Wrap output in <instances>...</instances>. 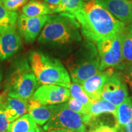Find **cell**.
I'll use <instances>...</instances> for the list:
<instances>
[{
	"mask_svg": "<svg viewBox=\"0 0 132 132\" xmlns=\"http://www.w3.org/2000/svg\"><path fill=\"white\" fill-rule=\"evenodd\" d=\"M38 87L39 82L28 59L17 57L10 67L3 92L9 97L29 100Z\"/></svg>",
	"mask_w": 132,
	"mask_h": 132,
	"instance_id": "2",
	"label": "cell"
},
{
	"mask_svg": "<svg viewBox=\"0 0 132 132\" xmlns=\"http://www.w3.org/2000/svg\"><path fill=\"white\" fill-rule=\"evenodd\" d=\"M81 33L90 42H97L120 34L125 24L117 19L98 0H88L74 14Z\"/></svg>",
	"mask_w": 132,
	"mask_h": 132,
	"instance_id": "1",
	"label": "cell"
},
{
	"mask_svg": "<svg viewBox=\"0 0 132 132\" xmlns=\"http://www.w3.org/2000/svg\"><path fill=\"white\" fill-rule=\"evenodd\" d=\"M84 3L82 0H61L55 13L67 14L74 17V14L81 9Z\"/></svg>",
	"mask_w": 132,
	"mask_h": 132,
	"instance_id": "21",
	"label": "cell"
},
{
	"mask_svg": "<svg viewBox=\"0 0 132 132\" xmlns=\"http://www.w3.org/2000/svg\"><path fill=\"white\" fill-rule=\"evenodd\" d=\"M79 132H89V131H87V129H86V128H82L81 130H80Z\"/></svg>",
	"mask_w": 132,
	"mask_h": 132,
	"instance_id": "34",
	"label": "cell"
},
{
	"mask_svg": "<svg viewBox=\"0 0 132 132\" xmlns=\"http://www.w3.org/2000/svg\"><path fill=\"white\" fill-rule=\"evenodd\" d=\"M120 69L122 70V77L129 86L132 92V63H126L121 65Z\"/></svg>",
	"mask_w": 132,
	"mask_h": 132,
	"instance_id": "25",
	"label": "cell"
},
{
	"mask_svg": "<svg viewBox=\"0 0 132 132\" xmlns=\"http://www.w3.org/2000/svg\"><path fill=\"white\" fill-rule=\"evenodd\" d=\"M52 114L48 121L44 125V131L53 129H65L78 132L89 124V115L76 113L69 108L66 102L52 105Z\"/></svg>",
	"mask_w": 132,
	"mask_h": 132,
	"instance_id": "6",
	"label": "cell"
},
{
	"mask_svg": "<svg viewBox=\"0 0 132 132\" xmlns=\"http://www.w3.org/2000/svg\"><path fill=\"white\" fill-rule=\"evenodd\" d=\"M37 125L29 114H25L9 123L7 132H28Z\"/></svg>",
	"mask_w": 132,
	"mask_h": 132,
	"instance_id": "20",
	"label": "cell"
},
{
	"mask_svg": "<svg viewBox=\"0 0 132 132\" xmlns=\"http://www.w3.org/2000/svg\"><path fill=\"white\" fill-rule=\"evenodd\" d=\"M89 131V132H118L116 128L111 127L105 125H99L94 128H91V129Z\"/></svg>",
	"mask_w": 132,
	"mask_h": 132,
	"instance_id": "28",
	"label": "cell"
},
{
	"mask_svg": "<svg viewBox=\"0 0 132 132\" xmlns=\"http://www.w3.org/2000/svg\"><path fill=\"white\" fill-rule=\"evenodd\" d=\"M18 17L17 12L9 11L0 3V36L15 29Z\"/></svg>",
	"mask_w": 132,
	"mask_h": 132,
	"instance_id": "18",
	"label": "cell"
},
{
	"mask_svg": "<svg viewBox=\"0 0 132 132\" xmlns=\"http://www.w3.org/2000/svg\"><path fill=\"white\" fill-rule=\"evenodd\" d=\"M28 114L37 125H44L52 114V105H43L33 97L28 100Z\"/></svg>",
	"mask_w": 132,
	"mask_h": 132,
	"instance_id": "15",
	"label": "cell"
},
{
	"mask_svg": "<svg viewBox=\"0 0 132 132\" xmlns=\"http://www.w3.org/2000/svg\"><path fill=\"white\" fill-rule=\"evenodd\" d=\"M121 47L122 60L132 63V32L129 31L121 33Z\"/></svg>",
	"mask_w": 132,
	"mask_h": 132,
	"instance_id": "22",
	"label": "cell"
},
{
	"mask_svg": "<svg viewBox=\"0 0 132 132\" xmlns=\"http://www.w3.org/2000/svg\"><path fill=\"white\" fill-rule=\"evenodd\" d=\"M23 14L29 17H34L53 14L50 6L45 1L31 0L22 7Z\"/></svg>",
	"mask_w": 132,
	"mask_h": 132,
	"instance_id": "17",
	"label": "cell"
},
{
	"mask_svg": "<svg viewBox=\"0 0 132 132\" xmlns=\"http://www.w3.org/2000/svg\"><path fill=\"white\" fill-rule=\"evenodd\" d=\"M99 65L98 50L90 41L85 42L67 64L70 78L79 85L99 71Z\"/></svg>",
	"mask_w": 132,
	"mask_h": 132,
	"instance_id": "5",
	"label": "cell"
},
{
	"mask_svg": "<svg viewBox=\"0 0 132 132\" xmlns=\"http://www.w3.org/2000/svg\"><path fill=\"white\" fill-rule=\"evenodd\" d=\"M47 132H73L72 131L69 130H65V129H53L52 130H50Z\"/></svg>",
	"mask_w": 132,
	"mask_h": 132,
	"instance_id": "32",
	"label": "cell"
},
{
	"mask_svg": "<svg viewBox=\"0 0 132 132\" xmlns=\"http://www.w3.org/2000/svg\"><path fill=\"white\" fill-rule=\"evenodd\" d=\"M82 1H87V0H82Z\"/></svg>",
	"mask_w": 132,
	"mask_h": 132,
	"instance_id": "38",
	"label": "cell"
},
{
	"mask_svg": "<svg viewBox=\"0 0 132 132\" xmlns=\"http://www.w3.org/2000/svg\"><path fill=\"white\" fill-rule=\"evenodd\" d=\"M119 20L132 23V0H98Z\"/></svg>",
	"mask_w": 132,
	"mask_h": 132,
	"instance_id": "13",
	"label": "cell"
},
{
	"mask_svg": "<svg viewBox=\"0 0 132 132\" xmlns=\"http://www.w3.org/2000/svg\"><path fill=\"white\" fill-rule=\"evenodd\" d=\"M128 97L126 82L119 73L114 72L103 86L102 98L119 106Z\"/></svg>",
	"mask_w": 132,
	"mask_h": 132,
	"instance_id": "8",
	"label": "cell"
},
{
	"mask_svg": "<svg viewBox=\"0 0 132 132\" xmlns=\"http://www.w3.org/2000/svg\"><path fill=\"white\" fill-rule=\"evenodd\" d=\"M70 97L67 87L54 85H43L34 92L32 97L43 105H55L67 102Z\"/></svg>",
	"mask_w": 132,
	"mask_h": 132,
	"instance_id": "9",
	"label": "cell"
},
{
	"mask_svg": "<svg viewBox=\"0 0 132 132\" xmlns=\"http://www.w3.org/2000/svg\"><path fill=\"white\" fill-rule=\"evenodd\" d=\"M100 57L99 70L117 67L122 61L121 34L97 42Z\"/></svg>",
	"mask_w": 132,
	"mask_h": 132,
	"instance_id": "7",
	"label": "cell"
},
{
	"mask_svg": "<svg viewBox=\"0 0 132 132\" xmlns=\"http://www.w3.org/2000/svg\"><path fill=\"white\" fill-rule=\"evenodd\" d=\"M116 128L118 132H132V119L125 125Z\"/></svg>",
	"mask_w": 132,
	"mask_h": 132,
	"instance_id": "29",
	"label": "cell"
},
{
	"mask_svg": "<svg viewBox=\"0 0 132 132\" xmlns=\"http://www.w3.org/2000/svg\"><path fill=\"white\" fill-rule=\"evenodd\" d=\"M78 132H79V131H78Z\"/></svg>",
	"mask_w": 132,
	"mask_h": 132,
	"instance_id": "39",
	"label": "cell"
},
{
	"mask_svg": "<svg viewBox=\"0 0 132 132\" xmlns=\"http://www.w3.org/2000/svg\"><path fill=\"white\" fill-rule=\"evenodd\" d=\"M29 64L39 83L54 85L70 88L71 79L68 71L58 59L39 51L29 54Z\"/></svg>",
	"mask_w": 132,
	"mask_h": 132,
	"instance_id": "4",
	"label": "cell"
},
{
	"mask_svg": "<svg viewBox=\"0 0 132 132\" xmlns=\"http://www.w3.org/2000/svg\"><path fill=\"white\" fill-rule=\"evenodd\" d=\"M0 3H2V0H0Z\"/></svg>",
	"mask_w": 132,
	"mask_h": 132,
	"instance_id": "37",
	"label": "cell"
},
{
	"mask_svg": "<svg viewBox=\"0 0 132 132\" xmlns=\"http://www.w3.org/2000/svg\"><path fill=\"white\" fill-rule=\"evenodd\" d=\"M116 125L115 128L123 126L132 119V97H127L117 106Z\"/></svg>",
	"mask_w": 132,
	"mask_h": 132,
	"instance_id": "19",
	"label": "cell"
},
{
	"mask_svg": "<svg viewBox=\"0 0 132 132\" xmlns=\"http://www.w3.org/2000/svg\"><path fill=\"white\" fill-rule=\"evenodd\" d=\"M49 17V15L34 17L20 15L16 22L18 31L26 42L32 43L40 33Z\"/></svg>",
	"mask_w": 132,
	"mask_h": 132,
	"instance_id": "10",
	"label": "cell"
},
{
	"mask_svg": "<svg viewBox=\"0 0 132 132\" xmlns=\"http://www.w3.org/2000/svg\"><path fill=\"white\" fill-rule=\"evenodd\" d=\"M44 130L43 131V130L41 129L39 127V126L37 125V126L35 127L32 128V129H31L29 131H28V132H44Z\"/></svg>",
	"mask_w": 132,
	"mask_h": 132,
	"instance_id": "31",
	"label": "cell"
},
{
	"mask_svg": "<svg viewBox=\"0 0 132 132\" xmlns=\"http://www.w3.org/2000/svg\"><path fill=\"white\" fill-rule=\"evenodd\" d=\"M1 103H2V96L0 94V108L1 107Z\"/></svg>",
	"mask_w": 132,
	"mask_h": 132,
	"instance_id": "36",
	"label": "cell"
},
{
	"mask_svg": "<svg viewBox=\"0 0 132 132\" xmlns=\"http://www.w3.org/2000/svg\"><path fill=\"white\" fill-rule=\"evenodd\" d=\"M21 39L15 29L0 36V60H7L20 50Z\"/></svg>",
	"mask_w": 132,
	"mask_h": 132,
	"instance_id": "14",
	"label": "cell"
},
{
	"mask_svg": "<svg viewBox=\"0 0 132 132\" xmlns=\"http://www.w3.org/2000/svg\"><path fill=\"white\" fill-rule=\"evenodd\" d=\"M128 31H129L130 32H132V23H131V24L129 26V27L128 28Z\"/></svg>",
	"mask_w": 132,
	"mask_h": 132,
	"instance_id": "35",
	"label": "cell"
},
{
	"mask_svg": "<svg viewBox=\"0 0 132 132\" xmlns=\"http://www.w3.org/2000/svg\"><path fill=\"white\" fill-rule=\"evenodd\" d=\"M1 95L2 96L1 108L4 111L10 123L28 112V100L9 97L4 92H3Z\"/></svg>",
	"mask_w": 132,
	"mask_h": 132,
	"instance_id": "12",
	"label": "cell"
},
{
	"mask_svg": "<svg viewBox=\"0 0 132 132\" xmlns=\"http://www.w3.org/2000/svg\"><path fill=\"white\" fill-rule=\"evenodd\" d=\"M114 71L112 68L99 70L95 75L87 79L81 84V86L86 94L92 100H98L102 98V92L103 86L109 77Z\"/></svg>",
	"mask_w": 132,
	"mask_h": 132,
	"instance_id": "11",
	"label": "cell"
},
{
	"mask_svg": "<svg viewBox=\"0 0 132 132\" xmlns=\"http://www.w3.org/2000/svg\"><path fill=\"white\" fill-rule=\"evenodd\" d=\"M89 116L90 122L93 121L97 117L102 114H111L116 118L117 106L107 100L101 98L92 102L89 109Z\"/></svg>",
	"mask_w": 132,
	"mask_h": 132,
	"instance_id": "16",
	"label": "cell"
},
{
	"mask_svg": "<svg viewBox=\"0 0 132 132\" xmlns=\"http://www.w3.org/2000/svg\"><path fill=\"white\" fill-rule=\"evenodd\" d=\"M80 24L75 18L67 14L50 15L41 31L38 40L51 45H64L80 42Z\"/></svg>",
	"mask_w": 132,
	"mask_h": 132,
	"instance_id": "3",
	"label": "cell"
},
{
	"mask_svg": "<svg viewBox=\"0 0 132 132\" xmlns=\"http://www.w3.org/2000/svg\"><path fill=\"white\" fill-rule=\"evenodd\" d=\"M69 90H70V97L77 99L81 103L84 104L87 108L89 109L90 105L94 100H92L86 94L85 90L82 89L81 85L73 82V83L71 84Z\"/></svg>",
	"mask_w": 132,
	"mask_h": 132,
	"instance_id": "23",
	"label": "cell"
},
{
	"mask_svg": "<svg viewBox=\"0 0 132 132\" xmlns=\"http://www.w3.org/2000/svg\"><path fill=\"white\" fill-rule=\"evenodd\" d=\"M2 80H3V72L2 71H1V69H0V84H1V81H2Z\"/></svg>",
	"mask_w": 132,
	"mask_h": 132,
	"instance_id": "33",
	"label": "cell"
},
{
	"mask_svg": "<svg viewBox=\"0 0 132 132\" xmlns=\"http://www.w3.org/2000/svg\"><path fill=\"white\" fill-rule=\"evenodd\" d=\"M66 103L69 108L76 113L85 115L89 114V110L84 104L81 103L80 102L73 97H70L67 102H66Z\"/></svg>",
	"mask_w": 132,
	"mask_h": 132,
	"instance_id": "24",
	"label": "cell"
},
{
	"mask_svg": "<svg viewBox=\"0 0 132 132\" xmlns=\"http://www.w3.org/2000/svg\"><path fill=\"white\" fill-rule=\"evenodd\" d=\"M28 1L29 0H2V4L9 11L15 12Z\"/></svg>",
	"mask_w": 132,
	"mask_h": 132,
	"instance_id": "26",
	"label": "cell"
},
{
	"mask_svg": "<svg viewBox=\"0 0 132 132\" xmlns=\"http://www.w3.org/2000/svg\"><path fill=\"white\" fill-rule=\"evenodd\" d=\"M44 1L49 5L53 14H55L56 9L60 5L61 0H44Z\"/></svg>",
	"mask_w": 132,
	"mask_h": 132,
	"instance_id": "30",
	"label": "cell"
},
{
	"mask_svg": "<svg viewBox=\"0 0 132 132\" xmlns=\"http://www.w3.org/2000/svg\"><path fill=\"white\" fill-rule=\"evenodd\" d=\"M9 123L4 111L0 108V132H7Z\"/></svg>",
	"mask_w": 132,
	"mask_h": 132,
	"instance_id": "27",
	"label": "cell"
}]
</instances>
